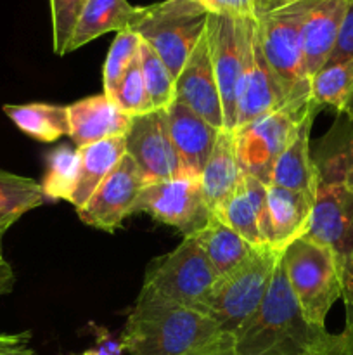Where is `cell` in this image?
<instances>
[{
    "instance_id": "1",
    "label": "cell",
    "mask_w": 353,
    "mask_h": 355,
    "mask_svg": "<svg viewBox=\"0 0 353 355\" xmlns=\"http://www.w3.org/2000/svg\"><path fill=\"white\" fill-rule=\"evenodd\" d=\"M221 335L203 312L142 288L125 324L121 345L128 355H197Z\"/></svg>"
},
{
    "instance_id": "2",
    "label": "cell",
    "mask_w": 353,
    "mask_h": 355,
    "mask_svg": "<svg viewBox=\"0 0 353 355\" xmlns=\"http://www.w3.org/2000/svg\"><path fill=\"white\" fill-rule=\"evenodd\" d=\"M327 336L305 318L279 262L260 309L234 335V347L237 355H315Z\"/></svg>"
},
{
    "instance_id": "3",
    "label": "cell",
    "mask_w": 353,
    "mask_h": 355,
    "mask_svg": "<svg viewBox=\"0 0 353 355\" xmlns=\"http://www.w3.org/2000/svg\"><path fill=\"white\" fill-rule=\"evenodd\" d=\"M311 0L272 6L258 0L256 26L266 61L272 66L286 104L311 99L310 82L303 69V21Z\"/></svg>"
},
{
    "instance_id": "4",
    "label": "cell",
    "mask_w": 353,
    "mask_h": 355,
    "mask_svg": "<svg viewBox=\"0 0 353 355\" xmlns=\"http://www.w3.org/2000/svg\"><path fill=\"white\" fill-rule=\"evenodd\" d=\"M280 263L305 318L325 328L329 311L345 293L339 260L327 248L300 238L284 250Z\"/></svg>"
},
{
    "instance_id": "5",
    "label": "cell",
    "mask_w": 353,
    "mask_h": 355,
    "mask_svg": "<svg viewBox=\"0 0 353 355\" xmlns=\"http://www.w3.org/2000/svg\"><path fill=\"white\" fill-rule=\"evenodd\" d=\"M282 253L270 246L256 248L255 253L230 274L218 277L203 309L225 335L234 336L255 315L266 297L277 263Z\"/></svg>"
},
{
    "instance_id": "6",
    "label": "cell",
    "mask_w": 353,
    "mask_h": 355,
    "mask_svg": "<svg viewBox=\"0 0 353 355\" xmlns=\"http://www.w3.org/2000/svg\"><path fill=\"white\" fill-rule=\"evenodd\" d=\"M208 16L210 14L196 0H163L142 7L132 31L161 58L173 78H176L203 38Z\"/></svg>"
},
{
    "instance_id": "7",
    "label": "cell",
    "mask_w": 353,
    "mask_h": 355,
    "mask_svg": "<svg viewBox=\"0 0 353 355\" xmlns=\"http://www.w3.org/2000/svg\"><path fill=\"white\" fill-rule=\"evenodd\" d=\"M217 281V272L196 239L183 238L173 252L149 263L142 288L173 304L203 312Z\"/></svg>"
},
{
    "instance_id": "8",
    "label": "cell",
    "mask_w": 353,
    "mask_h": 355,
    "mask_svg": "<svg viewBox=\"0 0 353 355\" xmlns=\"http://www.w3.org/2000/svg\"><path fill=\"white\" fill-rule=\"evenodd\" d=\"M315 107L318 106L314 99L305 104H286L237 128L234 141L242 173L269 187L275 162L293 142L303 118Z\"/></svg>"
},
{
    "instance_id": "9",
    "label": "cell",
    "mask_w": 353,
    "mask_h": 355,
    "mask_svg": "<svg viewBox=\"0 0 353 355\" xmlns=\"http://www.w3.org/2000/svg\"><path fill=\"white\" fill-rule=\"evenodd\" d=\"M134 214L151 215L154 220L175 227L183 238H194L213 220L199 177L147 182L135 201Z\"/></svg>"
},
{
    "instance_id": "10",
    "label": "cell",
    "mask_w": 353,
    "mask_h": 355,
    "mask_svg": "<svg viewBox=\"0 0 353 355\" xmlns=\"http://www.w3.org/2000/svg\"><path fill=\"white\" fill-rule=\"evenodd\" d=\"M246 17L210 14L206 24V38L210 47L211 66L217 78L221 106H224L225 130H235L237 118L239 80L244 58Z\"/></svg>"
},
{
    "instance_id": "11",
    "label": "cell",
    "mask_w": 353,
    "mask_h": 355,
    "mask_svg": "<svg viewBox=\"0 0 353 355\" xmlns=\"http://www.w3.org/2000/svg\"><path fill=\"white\" fill-rule=\"evenodd\" d=\"M282 106H286V99L272 66L263 54L256 17H246L244 58L239 80L235 130Z\"/></svg>"
},
{
    "instance_id": "12",
    "label": "cell",
    "mask_w": 353,
    "mask_h": 355,
    "mask_svg": "<svg viewBox=\"0 0 353 355\" xmlns=\"http://www.w3.org/2000/svg\"><path fill=\"white\" fill-rule=\"evenodd\" d=\"M308 241L327 248L343 270L353 263V189L345 184H320L307 234Z\"/></svg>"
},
{
    "instance_id": "13",
    "label": "cell",
    "mask_w": 353,
    "mask_h": 355,
    "mask_svg": "<svg viewBox=\"0 0 353 355\" xmlns=\"http://www.w3.org/2000/svg\"><path fill=\"white\" fill-rule=\"evenodd\" d=\"M147 180L130 155L125 153L109 175L102 180L85 207L80 208L78 217L83 224L114 232L127 217L134 214L135 201Z\"/></svg>"
},
{
    "instance_id": "14",
    "label": "cell",
    "mask_w": 353,
    "mask_h": 355,
    "mask_svg": "<svg viewBox=\"0 0 353 355\" xmlns=\"http://www.w3.org/2000/svg\"><path fill=\"white\" fill-rule=\"evenodd\" d=\"M125 146L127 155L134 158L147 182L187 177L170 137L166 111H151L132 118Z\"/></svg>"
},
{
    "instance_id": "15",
    "label": "cell",
    "mask_w": 353,
    "mask_h": 355,
    "mask_svg": "<svg viewBox=\"0 0 353 355\" xmlns=\"http://www.w3.org/2000/svg\"><path fill=\"white\" fill-rule=\"evenodd\" d=\"M175 101L192 110L213 127L225 130L224 106L211 66L206 31L175 78Z\"/></svg>"
},
{
    "instance_id": "16",
    "label": "cell",
    "mask_w": 353,
    "mask_h": 355,
    "mask_svg": "<svg viewBox=\"0 0 353 355\" xmlns=\"http://www.w3.org/2000/svg\"><path fill=\"white\" fill-rule=\"evenodd\" d=\"M69 137L76 148L114 137H125L132 118L106 94L90 96L68 106Z\"/></svg>"
},
{
    "instance_id": "17",
    "label": "cell",
    "mask_w": 353,
    "mask_h": 355,
    "mask_svg": "<svg viewBox=\"0 0 353 355\" xmlns=\"http://www.w3.org/2000/svg\"><path fill=\"white\" fill-rule=\"evenodd\" d=\"M166 114L170 137L183 172L187 177H199L221 130L176 101L166 110Z\"/></svg>"
},
{
    "instance_id": "18",
    "label": "cell",
    "mask_w": 353,
    "mask_h": 355,
    "mask_svg": "<svg viewBox=\"0 0 353 355\" xmlns=\"http://www.w3.org/2000/svg\"><path fill=\"white\" fill-rule=\"evenodd\" d=\"M350 0H311L303 21V69L310 82L327 64Z\"/></svg>"
},
{
    "instance_id": "19",
    "label": "cell",
    "mask_w": 353,
    "mask_h": 355,
    "mask_svg": "<svg viewBox=\"0 0 353 355\" xmlns=\"http://www.w3.org/2000/svg\"><path fill=\"white\" fill-rule=\"evenodd\" d=\"M314 201L307 194L284 187H266V231L265 241L273 252L284 253V250L303 238L310 225Z\"/></svg>"
},
{
    "instance_id": "20",
    "label": "cell",
    "mask_w": 353,
    "mask_h": 355,
    "mask_svg": "<svg viewBox=\"0 0 353 355\" xmlns=\"http://www.w3.org/2000/svg\"><path fill=\"white\" fill-rule=\"evenodd\" d=\"M318 110L320 107H315L303 118L293 142L287 146L286 151L275 162L270 186L296 191V193L307 194L308 198L315 200L320 179H318L317 168H315L314 158H311L310 132Z\"/></svg>"
},
{
    "instance_id": "21",
    "label": "cell",
    "mask_w": 353,
    "mask_h": 355,
    "mask_svg": "<svg viewBox=\"0 0 353 355\" xmlns=\"http://www.w3.org/2000/svg\"><path fill=\"white\" fill-rule=\"evenodd\" d=\"M142 7L132 6L128 0H87L75 24L66 54L83 47L89 42L109 31L132 30L141 16Z\"/></svg>"
},
{
    "instance_id": "22",
    "label": "cell",
    "mask_w": 353,
    "mask_h": 355,
    "mask_svg": "<svg viewBox=\"0 0 353 355\" xmlns=\"http://www.w3.org/2000/svg\"><path fill=\"white\" fill-rule=\"evenodd\" d=\"M242 177L244 173L239 166L237 153H235L234 132L221 130L199 175L204 200L211 211L237 189Z\"/></svg>"
},
{
    "instance_id": "23",
    "label": "cell",
    "mask_w": 353,
    "mask_h": 355,
    "mask_svg": "<svg viewBox=\"0 0 353 355\" xmlns=\"http://www.w3.org/2000/svg\"><path fill=\"white\" fill-rule=\"evenodd\" d=\"M311 158L320 184H345L353 189V120L339 118Z\"/></svg>"
},
{
    "instance_id": "24",
    "label": "cell",
    "mask_w": 353,
    "mask_h": 355,
    "mask_svg": "<svg viewBox=\"0 0 353 355\" xmlns=\"http://www.w3.org/2000/svg\"><path fill=\"white\" fill-rule=\"evenodd\" d=\"M78 153V182H76V189L73 193L71 201H69L76 210L85 207V203L96 193L97 187L109 175L111 170L118 165V162L123 158L125 153H127V146H125V137H114L80 148Z\"/></svg>"
},
{
    "instance_id": "25",
    "label": "cell",
    "mask_w": 353,
    "mask_h": 355,
    "mask_svg": "<svg viewBox=\"0 0 353 355\" xmlns=\"http://www.w3.org/2000/svg\"><path fill=\"white\" fill-rule=\"evenodd\" d=\"M2 110L23 134L38 142H55L69 135L68 106L30 103L6 104Z\"/></svg>"
},
{
    "instance_id": "26",
    "label": "cell",
    "mask_w": 353,
    "mask_h": 355,
    "mask_svg": "<svg viewBox=\"0 0 353 355\" xmlns=\"http://www.w3.org/2000/svg\"><path fill=\"white\" fill-rule=\"evenodd\" d=\"M194 239L210 260L218 277L227 276L241 267L256 250L215 217L199 234L194 236Z\"/></svg>"
},
{
    "instance_id": "27",
    "label": "cell",
    "mask_w": 353,
    "mask_h": 355,
    "mask_svg": "<svg viewBox=\"0 0 353 355\" xmlns=\"http://www.w3.org/2000/svg\"><path fill=\"white\" fill-rule=\"evenodd\" d=\"M311 99L318 107L331 106L339 116L353 120V58L325 64L310 80Z\"/></svg>"
},
{
    "instance_id": "28",
    "label": "cell",
    "mask_w": 353,
    "mask_h": 355,
    "mask_svg": "<svg viewBox=\"0 0 353 355\" xmlns=\"http://www.w3.org/2000/svg\"><path fill=\"white\" fill-rule=\"evenodd\" d=\"M213 217L241 236L253 248L269 246L262 234V214L246 193L244 180H241L237 189L215 208Z\"/></svg>"
},
{
    "instance_id": "29",
    "label": "cell",
    "mask_w": 353,
    "mask_h": 355,
    "mask_svg": "<svg viewBox=\"0 0 353 355\" xmlns=\"http://www.w3.org/2000/svg\"><path fill=\"white\" fill-rule=\"evenodd\" d=\"M44 191L30 177L0 170V225L9 229L26 211L42 207Z\"/></svg>"
},
{
    "instance_id": "30",
    "label": "cell",
    "mask_w": 353,
    "mask_h": 355,
    "mask_svg": "<svg viewBox=\"0 0 353 355\" xmlns=\"http://www.w3.org/2000/svg\"><path fill=\"white\" fill-rule=\"evenodd\" d=\"M80 172L78 148L59 146L52 149L45 158V175L42 180V191L45 200L71 201L76 189Z\"/></svg>"
},
{
    "instance_id": "31",
    "label": "cell",
    "mask_w": 353,
    "mask_h": 355,
    "mask_svg": "<svg viewBox=\"0 0 353 355\" xmlns=\"http://www.w3.org/2000/svg\"><path fill=\"white\" fill-rule=\"evenodd\" d=\"M141 68L152 111H166L175 103V78L145 42H141Z\"/></svg>"
},
{
    "instance_id": "32",
    "label": "cell",
    "mask_w": 353,
    "mask_h": 355,
    "mask_svg": "<svg viewBox=\"0 0 353 355\" xmlns=\"http://www.w3.org/2000/svg\"><path fill=\"white\" fill-rule=\"evenodd\" d=\"M141 42V37L132 30L118 31L116 37H114L102 68L104 94L109 96L111 99H113L114 92H116L127 69L130 68L134 59L138 58Z\"/></svg>"
},
{
    "instance_id": "33",
    "label": "cell",
    "mask_w": 353,
    "mask_h": 355,
    "mask_svg": "<svg viewBox=\"0 0 353 355\" xmlns=\"http://www.w3.org/2000/svg\"><path fill=\"white\" fill-rule=\"evenodd\" d=\"M113 99L118 104V107L130 118L141 116V114L152 111L151 101H149L147 92H145L144 76H142L141 52H138V58L134 59L130 68L127 69L125 76L121 78Z\"/></svg>"
},
{
    "instance_id": "34",
    "label": "cell",
    "mask_w": 353,
    "mask_h": 355,
    "mask_svg": "<svg viewBox=\"0 0 353 355\" xmlns=\"http://www.w3.org/2000/svg\"><path fill=\"white\" fill-rule=\"evenodd\" d=\"M87 0H48L52 23V49L54 54L64 55L75 24Z\"/></svg>"
},
{
    "instance_id": "35",
    "label": "cell",
    "mask_w": 353,
    "mask_h": 355,
    "mask_svg": "<svg viewBox=\"0 0 353 355\" xmlns=\"http://www.w3.org/2000/svg\"><path fill=\"white\" fill-rule=\"evenodd\" d=\"M208 14L232 17H255L258 0H196Z\"/></svg>"
},
{
    "instance_id": "36",
    "label": "cell",
    "mask_w": 353,
    "mask_h": 355,
    "mask_svg": "<svg viewBox=\"0 0 353 355\" xmlns=\"http://www.w3.org/2000/svg\"><path fill=\"white\" fill-rule=\"evenodd\" d=\"M353 58V0H350L348 7H346L345 17H343L341 28H339L338 40H336L332 54L329 58L327 64H334V62L346 61V59Z\"/></svg>"
},
{
    "instance_id": "37",
    "label": "cell",
    "mask_w": 353,
    "mask_h": 355,
    "mask_svg": "<svg viewBox=\"0 0 353 355\" xmlns=\"http://www.w3.org/2000/svg\"><path fill=\"white\" fill-rule=\"evenodd\" d=\"M315 355H353V319H346V326L338 335L329 333Z\"/></svg>"
},
{
    "instance_id": "38",
    "label": "cell",
    "mask_w": 353,
    "mask_h": 355,
    "mask_svg": "<svg viewBox=\"0 0 353 355\" xmlns=\"http://www.w3.org/2000/svg\"><path fill=\"white\" fill-rule=\"evenodd\" d=\"M6 231L7 227L0 225V295L10 293L14 286V270L10 267V263L6 260V257H3L2 250V238L6 234Z\"/></svg>"
},
{
    "instance_id": "39",
    "label": "cell",
    "mask_w": 353,
    "mask_h": 355,
    "mask_svg": "<svg viewBox=\"0 0 353 355\" xmlns=\"http://www.w3.org/2000/svg\"><path fill=\"white\" fill-rule=\"evenodd\" d=\"M31 335L28 331L24 333H0V352L12 349H21L28 347Z\"/></svg>"
},
{
    "instance_id": "40",
    "label": "cell",
    "mask_w": 353,
    "mask_h": 355,
    "mask_svg": "<svg viewBox=\"0 0 353 355\" xmlns=\"http://www.w3.org/2000/svg\"><path fill=\"white\" fill-rule=\"evenodd\" d=\"M197 355H237L234 347V336L225 335L224 333L213 345H210Z\"/></svg>"
},
{
    "instance_id": "41",
    "label": "cell",
    "mask_w": 353,
    "mask_h": 355,
    "mask_svg": "<svg viewBox=\"0 0 353 355\" xmlns=\"http://www.w3.org/2000/svg\"><path fill=\"white\" fill-rule=\"evenodd\" d=\"M343 281H345V293H343V297H353V263L343 270Z\"/></svg>"
},
{
    "instance_id": "42",
    "label": "cell",
    "mask_w": 353,
    "mask_h": 355,
    "mask_svg": "<svg viewBox=\"0 0 353 355\" xmlns=\"http://www.w3.org/2000/svg\"><path fill=\"white\" fill-rule=\"evenodd\" d=\"M0 355H35V352L28 347H21V349H12L6 350V352H0Z\"/></svg>"
},
{
    "instance_id": "43",
    "label": "cell",
    "mask_w": 353,
    "mask_h": 355,
    "mask_svg": "<svg viewBox=\"0 0 353 355\" xmlns=\"http://www.w3.org/2000/svg\"><path fill=\"white\" fill-rule=\"evenodd\" d=\"M346 302V311H348V318L346 319H353V297H343Z\"/></svg>"
},
{
    "instance_id": "44",
    "label": "cell",
    "mask_w": 353,
    "mask_h": 355,
    "mask_svg": "<svg viewBox=\"0 0 353 355\" xmlns=\"http://www.w3.org/2000/svg\"><path fill=\"white\" fill-rule=\"evenodd\" d=\"M265 3H272V6H280V3H291V2H296V0H262Z\"/></svg>"
}]
</instances>
